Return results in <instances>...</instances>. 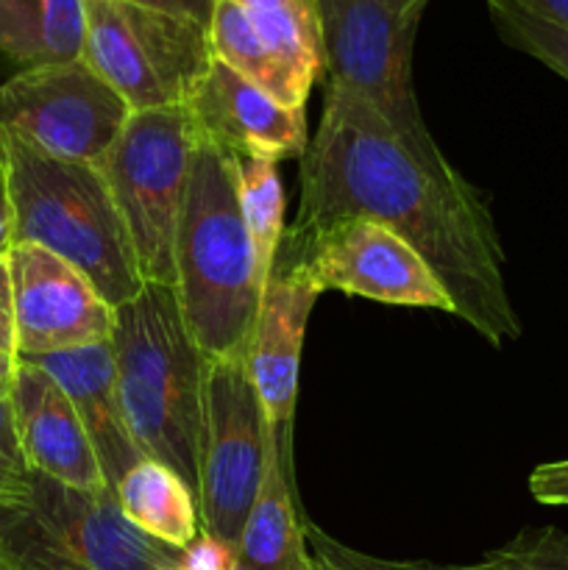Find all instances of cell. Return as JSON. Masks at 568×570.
Here are the masks:
<instances>
[{
  "mask_svg": "<svg viewBox=\"0 0 568 570\" xmlns=\"http://www.w3.org/2000/svg\"><path fill=\"white\" fill-rule=\"evenodd\" d=\"M340 220H373L399 234L443 284L451 315L490 345L521 337L484 195L454 165L418 159L368 100L329 83L301 156V204L287 232L306 237Z\"/></svg>",
  "mask_w": 568,
  "mask_h": 570,
  "instance_id": "obj_1",
  "label": "cell"
},
{
  "mask_svg": "<svg viewBox=\"0 0 568 570\" xmlns=\"http://www.w3.org/2000/svg\"><path fill=\"white\" fill-rule=\"evenodd\" d=\"M265 284L234 156L198 139L173 237V293L206 360L245 354Z\"/></svg>",
  "mask_w": 568,
  "mask_h": 570,
  "instance_id": "obj_2",
  "label": "cell"
},
{
  "mask_svg": "<svg viewBox=\"0 0 568 570\" xmlns=\"http://www.w3.org/2000/svg\"><path fill=\"white\" fill-rule=\"evenodd\" d=\"M0 173L14 212V245H39L70 262L115 309L145 287L128 228L98 167L56 159L0 131Z\"/></svg>",
  "mask_w": 568,
  "mask_h": 570,
  "instance_id": "obj_3",
  "label": "cell"
},
{
  "mask_svg": "<svg viewBox=\"0 0 568 570\" xmlns=\"http://www.w3.org/2000/svg\"><path fill=\"white\" fill-rule=\"evenodd\" d=\"M111 351L134 443L195 490L206 356L189 337L173 287L148 282L117 306Z\"/></svg>",
  "mask_w": 568,
  "mask_h": 570,
  "instance_id": "obj_4",
  "label": "cell"
},
{
  "mask_svg": "<svg viewBox=\"0 0 568 570\" xmlns=\"http://www.w3.org/2000/svg\"><path fill=\"white\" fill-rule=\"evenodd\" d=\"M0 562L9 570H176L182 551L139 532L115 488L78 490L31 471L0 504Z\"/></svg>",
  "mask_w": 568,
  "mask_h": 570,
  "instance_id": "obj_5",
  "label": "cell"
},
{
  "mask_svg": "<svg viewBox=\"0 0 568 570\" xmlns=\"http://www.w3.org/2000/svg\"><path fill=\"white\" fill-rule=\"evenodd\" d=\"M195 150L198 131L184 106L131 111L95 165L126 223L145 284L173 287V237Z\"/></svg>",
  "mask_w": 568,
  "mask_h": 570,
  "instance_id": "obj_6",
  "label": "cell"
},
{
  "mask_svg": "<svg viewBox=\"0 0 568 570\" xmlns=\"http://www.w3.org/2000/svg\"><path fill=\"white\" fill-rule=\"evenodd\" d=\"M81 59L128 111L187 106L215 61L209 28L134 0H84Z\"/></svg>",
  "mask_w": 568,
  "mask_h": 570,
  "instance_id": "obj_7",
  "label": "cell"
},
{
  "mask_svg": "<svg viewBox=\"0 0 568 570\" xmlns=\"http://www.w3.org/2000/svg\"><path fill=\"white\" fill-rule=\"evenodd\" d=\"M323 70L329 83L360 95L429 165H451L429 134L412 87L421 11H395L388 0H317Z\"/></svg>",
  "mask_w": 568,
  "mask_h": 570,
  "instance_id": "obj_8",
  "label": "cell"
},
{
  "mask_svg": "<svg viewBox=\"0 0 568 570\" xmlns=\"http://www.w3.org/2000/svg\"><path fill=\"white\" fill-rule=\"evenodd\" d=\"M276 449L245 354L206 360L195 484L200 532L237 549Z\"/></svg>",
  "mask_w": 568,
  "mask_h": 570,
  "instance_id": "obj_9",
  "label": "cell"
},
{
  "mask_svg": "<svg viewBox=\"0 0 568 570\" xmlns=\"http://www.w3.org/2000/svg\"><path fill=\"white\" fill-rule=\"evenodd\" d=\"M128 115L120 95L84 59L20 70L0 83V131L65 161L98 165Z\"/></svg>",
  "mask_w": 568,
  "mask_h": 570,
  "instance_id": "obj_10",
  "label": "cell"
},
{
  "mask_svg": "<svg viewBox=\"0 0 568 570\" xmlns=\"http://www.w3.org/2000/svg\"><path fill=\"white\" fill-rule=\"evenodd\" d=\"M278 250L293 254L321 293L334 289L407 309L454 312L423 256L373 220H340L306 237L284 232Z\"/></svg>",
  "mask_w": 568,
  "mask_h": 570,
  "instance_id": "obj_11",
  "label": "cell"
},
{
  "mask_svg": "<svg viewBox=\"0 0 568 570\" xmlns=\"http://www.w3.org/2000/svg\"><path fill=\"white\" fill-rule=\"evenodd\" d=\"M9 273L17 360L109 343L117 309L70 262L26 243L11 248Z\"/></svg>",
  "mask_w": 568,
  "mask_h": 570,
  "instance_id": "obj_12",
  "label": "cell"
},
{
  "mask_svg": "<svg viewBox=\"0 0 568 570\" xmlns=\"http://www.w3.org/2000/svg\"><path fill=\"white\" fill-rule=\"evenodd\" d=\"M321 295V287L312 282L304 265L287 250H278L276 267L265 284L259 315L245 348V367L265 406L267 426L287 468H293L301 351H304L306 323Z\"/></svg>",
  "mask_w": 568,
  "mask_h": 570,
  "instance_id": "obj_13",
  "label": "cell"
},
{
  "mask_svg": "<svg viewBox=\"0 0 568 570\" xmlns=\"http://www.w3.org/2000/svg\"><path fill=\"white\" fill-rule=\"evenodd\" d=\"M184 109L198 139L232 156L284 161L301 159L310 145L304 109L278 104L223 61H212Z\"/></svg>",
  "mask_w": 568,
  "mask_h": 570,
  "instance_id": "obj_14",
  "label": "cell"
},
{
  "mask_svg": "<svg viewBox=\"0 0 568 570\" xmlns=\"http://www.w3.org/2000/svg\"><path fill=\"white\" fill-rule=\"evenodd\" d=\"M9 401L17 438L31 471L78 490H109L76 406L42 367L17 360L9 379Z\"/></svg>",
  "mask_w": 568,
  "mask_h": 570,
  "instance_id": "obj_15",
  "label": "cell"
},
{
  "mask_svg": "<svg viewBox=\"0 0 568 570\" xmlns=\"http://www.w3.org/2000/svg\"><path fill=\"white\" fill-rule=\"evenodd\" d=\"M28 362V360H26ZM42 367L70 399L95 445L100 468L109 488H115L137 462L145 460L139 445L128 432L123 412L120 387H117L115 351L109 343L84 345V348L59 351V354L31 360Z\"/></svg>",
  "mask_w": 568,
  "mask_h": 570,
  "instance_id": "obj_16",
  "label": "cell"
},
{
  "mask_svg": "<svg viewBox=\"0 0 568 570\" xmlns=\"http://www.w3.org/2000/svg\"><path fill=\"white\" fill-rule=\"evenodd\" d=\"M293 488V468L284 465L282 451L276 449L234 549L243 570H312L304 518L295 507Z\"/></svg>",
  "mask_w": 568,
  "mask_h": 570,
  "instance_id": "obj_17",
  "label": "cell"
},
{
  "mask_svg": "<svg viewBox=\"0 0 568 570\" xmlns=\"http://www.w3.org/2000/svg\"><path fill=\"white\" fill-rule=\"evenodd\" d=\"M84 31V0H0V56L20 70L78 61Z\"/></svg>",
  "mask_w": 568,
  "mask_h": 570,
  "instance_id": "obj_18",
  "label": "cell"
},
{
  "mask_svg": "<svg viewBox=\"0 0 568 570\" xmlns=\"http://www.w3.org/2000/svg\"><path fill=\"white\" fill-rule=\"evenodd\" d=\"M115 493L123 515L159 543L182 551L200 534L195 490L161 462L145 456L115 484Z\"/></svg>",
  "mask_w": 568,
  "mask_h": 570,
  "instance_id": "obj_19",
  "label": "cell"
},
{
  "mask_svg": "<svg viewBox=\"0 0 568 570\" xmlns=\"http://www.w3.org/2000/svg\"><path fill=\"white\" fill-rule=\"evenodd\" d=\"M209 42L215 59L239 72L245 81L265 89L278 104L304 109L310 89L301 87L298 78L287 70V65L256 37L248 17L234 0H217L215 9H212Z\"/></svg>",
  "mask_w": 568,
  "mask_h": 570,
  "instance_id": "obj_20",
  "label": "cell"
},
{
  "mask_svg": "<svg viewBox=\"0 0 568 570\" xmlns=\"http://www.w3.org/2000/svg\"><path fill=\"white\" fill-rule=\"evenodd\" d=\"M256 37L287 65L301 87L323 72V28L317 0H234Z\"/></svg>",
  "mask_w": 568,
  "mask_h": 570,
  "instance_id": "obj_21",
  "label": "cell"
},
{
  "mask_svg": "<svg viewBox=\"0 0 568 570\" xmlns=\"http://www.w3.org/2000/svg\"><path fill=\"white\" fill-rule=\"evenodd\" d=\"M237 167V193L243 217L254 239L256 259L265 282L276 267L278 248L287 226H284V187L276 161L254 159V156H234Z\"/></svg>",
  "mask_w": 568,
  "mask_h": 570,
  "instance_id": "obj_22",
  "label": "cell"
},
{
  "mask_svg": "<svg viewBox=\"0 0 568 570\" xmlns=\"http://www.w3.org/2000/svg\"><path fill=\"white\" fill-rule=\"evenodd\" d=\"M488 11L493 28L510 48L532 56L562 81H568V33L562 28L521 9L516 0H488Z\"/></svg>",
  "mask_w": 568,
  "mask_h": 570,
  "instance_id": "obj_23",
  "label": "cell"
},
{
  "mask_svg": "<svg viewBox=\"0 0 568 570\" xmlns=\"http://www.w3.org/2000/svg\"><path fill=\"white\" fill-rule=\"evenodd\" d=\"M466 570H568V534L557 527L521 529Z\"/></svg>",
  "mask_w": 568,
  "mask_h": 570,
  "instance_id": "obj_24",
  "label": "cell"
},
{
  "mask_svg": "<svg viewBox=\"0 0 568 570\" xmlns=\"http://www.w3.org/2000/svg\"><path fill=\"white\" fill-rule=\"evenodd\" d=\"M304 534L312 560L321 562L326 570H466V566H434V562L384 560V557L365 554L334 540L312 521H304Z\"/></svg>",
  "mask_w": 568,
  "mask_h": 570,
  "instance_id": "obj_25",
  "label": "cell"
},
{
  "mask_svg": "<svg viewBox=\"0 0 568 570\" xmlns=\"http://www.w3.org/2000/svg\"><path fill=\"white\" fill-rule=\"evenodd\" d=\"M31 479L20 438H17L14 415H11L9 384L0 387V504L20 499Z\"/></svg>",
  "mask_w": 568,
  "mask_h": 570,
  "instance_id": "obj_26",
  "label": "cell"
},
{
  "mask_svg": "<svg viewBox=\"0 0 568 570\" xmlns=\"http://www.w3.org/2000/svg\"><path fill=\"white\" fill-rule=\"evenodd\" d=\"M237 566V551L223 540L200 532L187 549H182L178 570H232Z\"/></svg>",
  "mask_w": 568,
  "mask_h": 570,
  "instance_id": "obj_27",
  "label": "cell"
},
{
  "mask_svg": "<svg viewBox=\"0 0 568 570\" xmlns=\"http://www.w3.org/2000/svg\"><path fill=\"white\" fill-rule=\"evenodd\" d=\"M529 493L538 504L568 507V460L543 462L529 473Z\"/></svg>",
  "mask_w": 568,
  "mask_h": 570,
  "instance_id": "obj_28",
  "label": "cell"
},
{
  "mask_svg": "<svg viewBox=\"0 0 568 570\" xmlns=\"http://www.w3.org/2000/svg\"><path fill=\"white\" fill-rule=\"evenodd\" d=\"M0 360L17 362L14 295H11L9 259H0Z\"/></svg>",
  "mask_w": 568,
  "mask_h": 570,
  "instance_id": "obj_29",
  "label": "cell"
},
{
  "mask_svg": "<svg viewBox=\"0 0 568 570\" xmlns=\"http://www.w3.org/2000/svg\"><path fill=\"white\" fill-rule=\"evenodd\" d=\"M134 3L150 6V9L170 11V14H178V17H189V20H195V22H200V26L209 28L212 9H215L217 0H134Z\"/></svg>",
  "mask_w": 568,
  "mask_h": 570,
  "instance_id": "obj_30",
  "label": "cell"
},
{
  "mask_svg": "<svg viewBox=\"0 0 568 570\" xmlns=\"http://www.w3.org/2000/svg\"><path fill=\"white\" fill-rule=\"evenodd\" d=\"M516 3L568 33V0H516Z\"/></svg>",
  "mask_w": 568,
  "mask_h": 570,
  "instance_id": "obj_31",
  "label": "cell"
},
{
  "mask_svg": "<svg viewBox=\"0 0 568 570\" xmlns=\"http://www.w3.org/2000/svg\"><path fill=\"white\" fill-rule=\"evenodd\" d=\"M11 248H14V212H11L9 187L0 173V259H9Z\"/></svg>",
  "mask_w": 568,
  "mask_h": 570,
  "instance_id": "obj_32",
  "label": "cell"
},
{
  "mask_svg": "<svg viewBox=\"0 0 568 570\" xmlns=\"http://www.w3.org/2000/svg\"><path fill=\"white\" fill-rule=\"evenodd\" d=\"M388 3L393 6L395 11H421L423 14V9H427L429 0H388Z\"/></svg>",
  "mask_w": 568,
  "mask_h": 570,
  "instance_id": "obj_33",
  "label": "cell"
},
{
  "mask_svg": "<svg viewBox=\"0 0 568 570\" xmlns=\"http://www.w3.org/2000/svg\"><path fill=\"white\" fill-rule=\"evenodd\" d=\"M11 367H14V362H3V360H0V387H3V384H9Z\"/></svg>",
  "mask_w": 568,
  "mask_h": 570,
  "instance_id": "obj_34",
  "label": "cell"
},
{
  "mask_svg": "<svg viewBox=\"0 0 568 570\" xmlns=\"http://www.w3.org/2000/svg\"><path fill=\"white\" fill-rule=\"evenodd\" d=\"M312 570H326V568H323L321 562H315V560H312Z\"/></svg>",
  "mask_w": 568,
  "mask_h": 570,
  "instance_id": "obj_35",
  "label": "cell"
},
{
  "mask_svg": "<svg viewBox=\"0 0 568 570\" xmlns=\"http://www.w3.org/2000/svg\"><path fill=\"white\" fill-rule=\"evenodd\" d=\"M0 570H9V568H6V566H3V562H0Z\"/></svg>",
  "mask_w": 568,
  "mask_h": 570,
  "instance_id": "obj_36",
  "label": "cell"
},
{
  "mask_svg": "<svg viewBox=\"0 0 568 570\" xmlns=\"http://www.w3.org/2000/svg\"><path fill=\"white\" fill-rule=\"evenodd\" d=\"M232 570H243V568H239V566H234V568H232Z\"/></svg>",
  "mask_w": 568,
  "mask_h": 570,
  "instance_id": "obj_37",
  "label": "cell"
},
{
  "mask_svg": "<svg viewBox=\"0 0 568 570\" xmlns=\"http://www.w3.org/2000/svg\"><path fill=\"white\" fill-rule=\"evenodd\" d=\"M176 570H178V568H176Z\"/></svg>",
  "mask_w": 568,
  "mask_h": 570,
  "instance_id": "obj_38",
  "label": "cell"
}]
</instances>
